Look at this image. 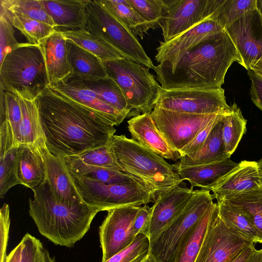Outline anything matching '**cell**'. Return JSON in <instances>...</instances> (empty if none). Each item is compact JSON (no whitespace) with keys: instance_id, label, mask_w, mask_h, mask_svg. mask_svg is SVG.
<instances>
[{"instance_id":"6da1fadb","label":"cell","mask_w":262,"mask_h":262,"mask_svg":"<svg viewBox=\"0 0 262 262\" xmlns=\"http://www.w3.org/2000/svg\"><path fill=\"white\" fill-rule=\"evenodd\" d=\"M46 145L60 158L108 145L114 125L49 87L37 97Z\"/></svg>"},{"instance_id":"7a4b0ae2","label":"cell","mask_w":262,"mask_h":262,"mask_svg":"<svg viewBox=\"0 0 262 262\" xmlns=\"http://www.w3.org/2000/svg\"><path fill=\"white\" fill-rule=\"evenodd\" d=\"M241 57L224 29L211 34L187 51L176 62L158 64L154 70L164 89L221 88L226 74Z\"/></svg>"},{"instance_id":"3957f363","label":"cell","mask_w":262,"mask_h":262,"mask_svg":"<svg viewBox=\"0 0 262 262\" xmlns=\"http://www.w3.org/2000/svg\"><path fill=\"white\" fill-rule=\"evenodd\" d=\"M29 213L39 233L56 245L72 247L90 228L98 210L84 202L69 204L58 201L47 179L32 189Z\"/></svg>"},{"instance_id":"277c9868","label":"cell","mask_w":262,"mask_h":262,"mask_svg":"<svg viewBox=\"0 0 262 262\" xmlns=\"http://www.w3.org/2000/svg\"><path fill=\"white\" fill-rule=\"evenodd\" d=\"M110 145L123 171L140 180L157 198L183 182L172 164L125 135H114Z\"/></svg>"},{"instance_id":"5b68a950","label":"cell","mask_w":262,"mask_h":262,"mask_svg":"<svg viewBox=\"0 0 262 262\" xmlns=\"http://www.w3.org/2000/svg\"><path fill=\"white\" fill-rule=\"evenodd\" d=\"M1 86L27 99L37 98L48 86L40 45L23 43L8 53L0 63Z\"/></svg>"},{"instance_id":"8992f818","label":"cell","mask_w":262,"mask_h":262,"mask_svg":"<svg viewBox=\"0 0 262 262\" xmlns=\"http://www.w3.org/2000/svg\"><path fill=\"white\" fill-rule=\"evenodd\" d=\"M84 29L103 40L123 57L148 68L155 66L135 36L103 5L101 0H88Z\"/></svg>"},{"instance_id":"52a82bcc","label":"cell","mask_w":262,"mask_h":262,"mask_svg":"<svg viewBox=\"0 0 262 262\" xmlns=\"http://www.w3.org/2000/svg\"><path fill=\"white\" fill-rule=\"evenodd\" d=\"M103 63L108 76L119 85L130 108L139 114H150L161 86L149 69L126 57Z\"/></svg>"},{"instance_id":"ba28073f","label":"cell","mask_w":262,"mask_h":262,"mask_svg":"<svg viewBox=\"0 0 262 262\" xmlns=\"http://www.w3.org/2000/svg\"><path fill=\"white\" fill-rule=\"evenodd\" d=\"M72 177L82 201L99 211L141 206L155 201L150 191L140 182L106 184L91 179Z\"/></svg>"},{"instance_id":"9c48e42d","label":"cell","mask_w":262,"mask_h":262,"mask_svg":"<svg viewBox=\"0 0 262 262\" xmlns=\"http://www.w3.org/2000/svg\"><path fill=\"white\" fill-rule=\"evenodd\" d=\"M209 190H194L188 204L173 223L149 244V252L158 262H172L187 234L214 203Z\"/></svg>"},{"instance_id":"30bf717a","label":"cell","mask_w":262,"mask_h":262,"mask_svg":"<svg viewBox=\"0 0 262 262\" xmlns=\"http://www.w3.org/2000/svg\"><path fill=\"white\" fill-rule=\"evenodd\" d=\"M155 107L180 113L212 114L229 112L225 91L214 89H177L159 90Z\"/></svg>"},{"instance_id":"8fae6325","label":"cell","mask_w":262,"mask_h":262,"mask_svg":"<svg viewBox=\"0 0 262 262\" xmlns=\"http://www.w3.org/2000/svg\"><path fill=\"white\" fill-rule=\"evenodd\" d=\"M191 114L155 107L150 115L158 129L171 148L181 150L209 123L226 113Z\"/></svg>"},{"instance_id":"7c38bea8","label":"cell","mask_w":262,"mask_h":262,"mask_svg":"<svg viewBox=\"0 0 262 262\" xmlns=\"http://www.w3.org/2000/svg\"><path fill=\"white\" fill-rule=\"evenodd\" d=\"M225 0H168L160 27L167 42L214 15ZM214 20V19H213Z\"/></svg>"},{"instance_id":"4fadbf2b","label":"cell","mask_w":262,"mask_h":262,"mask_svg":"<svg viewBox=\"0 0 262 262\" xmlns=\"http://www.w3.org/2000/svg\"><path fill=\"white\" fill-rule=\"evenodd\" d=\"M141 206H127L107 211L99 227V238L102 252L101 262L128 246L136 236L134 222Z\"/></svg>"},{"instance_id":"5bb4252c","label":"cell","mask_w":262,"mask_h":262,"mask_svg":"<svg viewBox=\"0 0 262 262\" xmlns=\"http://www.w3.org/2000/svg\"><path fill=\"white\" fill-rule=\"evenodd\" d=\"M225 29L240 55L239 64L248 71L262 59V14L257 8L248 11Z\"/></svg>"},{"instance_id":"9a60e30c","label":"cell","mask_w":262,"mask_h":262,"mask_svg":"<svg viewBox=\"0 0 262 262\" xmlns=\"http://www.w3.org/2000/svg\"><path fill=\"white\" fill-rule=\"evenodd\" d=\"M251 244L231 231L219 214L212 221L194 262H227Z\"/></svg>"},{"instance_id":"2e32d148","label":"cell","mask_w":262,"mask_h":262,"mask_svg":"<svg viewBox=\"0 0 262 262\" xmlns=\"http://www.w3.org/2000/svg\"><path fill=\"white\" fill-rule=\"evenodd\" d=\"M194 189L178 186L159 195L152 206L148 231L149 244L165 230L182 213Z\"/></svg>"},{"instance_id":"e0dca14e","label":"cell","mask_w":262,"mask_h":262,"mask_svg":"<svg viewBox=\"0 0 262 262\" xmlns=\"http://www.w3.org/2000/svg\"><path fill=\"white\" fill-rule=\"evenodd\" d=\"M224 29L212 19L205 20L168 42L160 41L155 59L159 64H172L206 37Z\"/></svg>"},{"instance_id":"ac0fdd59","label":"cell","mask_w":262,"mask_h":262,"mask_svg":"<svg viewBox=\"0 0 262 262\" xmlns=\"http://www.w3.org/2000/svg\"><path fill=\"white\" fill-rule=\"evenodd\" d=\"M262 184V176L257 161L243 160L227 172L207 190L216 200L254 188Z\"/></svg>"},{"instance_id":"d6986e66","label":"cell","mask_w":262,"mask_h":262,"mask_svg":"<svg viewBox=\"0 0 262 262\" xmlns=\"http://www.w3.org/2000/svg\"><path fill=\"white\" fill-rule=\"evenodd\" d=\"M46 63L48 86L53 88L66 82L73 76L69 63L66 39L60 31L55 30L40 45Z\"/></svg>"},{"instance_id":"ffe728a7","label":"cell","mask_w":262,"mask_h":262,"mask_svg":"<svg viewBox=\"0 0 262 262\" xmlns=\"http://www.w3.org/2000/svg\"><path fill=\"white\" fill-rule=\"evenodd\" d=\"M42 150L46 165V179L56 199L69 204L83 202L62 159L51 154L47 147Z\"/></svg>"},{"instance_id":"44dd1931","label":"cell","mask_w":262,"mask_h":262,"mask_svg":"<svg viewBox=\"0 0 262 262\" xmlns=\"http://www.w3.org/2000/svg\"><path fill=\"white\" fill-rule=\"evenodd\" d=\"M127 123L134 140L164 159L174 161L180 159V155L171 148L158 129L150 113L134 116Z\"/></svg>"},{"instance_id":"7402d4cb","label":"cell","mask_w":262,"mask_h":262,"mask_svg":"<svg viewBox=\"0 0 262 262\" xmlns=\"http://www.w3.org/2000/svg\"><path fill=\"white\" fill-rule=\"evenodd\" d=\"M23 113L18 96L1 86L0 157L18 146L19 128Z\"/></svg>"},{"instance_id":"603a6c76","label":"cell","mask_w":262,"mask_h":262,"mask_svg":"<svg viewBox=\"0 0 262 262\" xmlns=\"http://www.w3.org/2000/svg\"><path fill=\"white\" fill-rule=\"evenodd\" d=\"M97 114L113 125L118 126L127 116L101 101L93 92L68 82L51 88Z\"/></svg>"},{"instance_id":"cb8c5ba5","label":"cell","mask_w":262,"mask_h":262,"mask_svg":"<svg viewBox=\"0 0 262 262\" xmlns=\"http://www.w3.org/2000/svg\"><path fill=\"white\" fill-rule=\"evenodd\" d=\"M42 148L28 145L17 147L15 159L17 177L20 184L31 189L46 179Z\"/></svg>"},{"instance_id":"d4e9b609","label":"cell","mask_w":262,"mask_h":262,"mask_svg":"<svg viewBox=\"0 0 262 262\" xmlns=\"http://www.w3.org/2000/svg\"><path fill=\"white\" fill-rule=\"evenodd\" d=\"M42 3L54 21L55 30L84 29L88 0H42Z\"/></svg>"},{"instance_id":"484cf974","label":"cell","mask_w":262,"mask_h":262,"mask_svg":"<svg viewBox=\"0 0 262 262\" xmlns=\"http://www.w3.org/2000/svg\"><path fill=\"white\" fill-rule=\"evenodd\" d=\"M66 82L93 92L101 101L117 110L127 117L132 115L135 116L121 89L111 77L91 79L72 76Z\"/></svg>"},{"instance_id":"4316f807","label":"cell","mask_w":262,"mask_h":262,"mask_svg":"<svg viewBox=\"0 0 262 262\" xmlns=\"http://www.w3.org/2000/svg\"><path fill=\"white\" fill-rule=\"evenodd\" d=\"M228 158L220 161L196 166H180L172 164L181 180L188 181L191 187L207 189L221 177L237 165Z\"/></svg>"},{"instance_id":"83f0119b","label":"cell","mask_w":262,"mask_h":262,"mask_svg":"<svg viewBox=\"0 0 262 262\" xmlns=\"http://www.w3.org/2000/svg\"><path fill=\"white\" fill-rule=\"evenodd\" d=\"M17 96L23 113L19 128L18 146L28 145L40 148L47 147L37 105V98L27 99Z\"/></svg>"},{"instance_id":"f1b7e54d","label":"cell","mask_w":262,"mask_h":262,"mask_svg":"<svg viewBox=\"0 0 262 262\" xmlns=\"http://www.w3.org/2000/svg\"><path fill=\"white\" fill-rule=\"evenodd\" d=\"M218 214L217 203H213L181 242L172 262H194L207 231Z\"/></svg>"},{"instance_id":"f546056e","label":"cell","mask_w":262,"mask_h":262,"mask_svg":"<svg viewBox=\"0 0 262 262\" xmlns=\"http://www.w3.org/2000/svg\"><path fill=\"white\" fill-rule=\"evenodd\" d=\"M222 128V119L214 126L199 150L190 155L181 157L179 162L176 164L180 166H196L208 164L230 158L225 150Z\"/></svg>"},{"instance_id":"4dcf8cb0","label":"cell","mask_w":262,"mask_h":262,"mask_svg":"<svg viewBox=\"0 0 262 262\" xmlns=\"http://www.w3.org/2000/svg\"><path fill=\"white\" fill-rule=\"evenodd\" d=\"M66 39L68 57L73 70L72 76L91 79L108 77L101 59L71 40Z\"/></svg>"},{"instance_id":"1f68e13d","label":"cell","mask_w":262,"mask_h":262,"mask_svg":"<svg viewBox=\"0 0 262 262\" xmlns=\"http://www.w3.org/2000/svg\"><path fill=\"white\" fill-rule=\"evenodd\" d=\"M218 214L233 232L252 243H258L256 231L248 216L225 199L217 200Z\"/></svg>"},{"instance_id":"d6a6232c","label":"cell","mask_w":262,"mask_h":262,"mask_svg":"<svg viewBox=\"0 0 262 262\" xmlns=\"http://www.w3.org/2000/svg\"><path fill=\"white\" fill-rule=\"evenodd\" d=\"M220 199L228 201L248 216L257 233L258 243H262V184Z\"/></svg>"},{"instance_id":"836d02e7","label":"cell","mask_w":262,"mask_h":262,"mask_svg":"<svg viewBox=\"0 0 262 262\" xmlns=\"http://www.w3.org/2000/svg\"><path fill=\"white\" fill-rule=\"evenodd\" d=\"M0 13L6 17L14 28L23 34L30 44L40 45L55 31L54 27L8 10L2 6H0Z\"/></svg>"},{"instance_id":"e575fe53","label":"cell","mask_w":262,"mask_h":262,"mask_svg":"<svg viewBox=\"0 0 262 262\" xmlns=\"http://www.w3.org/2000/svg\"><path fill=\"white\" fill-rule=\"evenodd\" d=\"M58 31L60 32L66 39L71 40L94 54L103 62L123 57L107 43L84 29Z\"/></svg>"},{"instance_id":"d590c367","label":"cell","mask_w":262,"mask_h":262,"mask_svg":"<svg viewBox=\"0 0 262 262\" xmlns=\"http://www.w3.org/2000/svg\"><path fill=\"white\" fill-rule=\"evenodd\" d=\"M105 8L135 36L142 39L151 29L149 23L131 6L128 0H101Z\"/></svg>"},{"instance_id":"8d00e7d4","label":"cell","mask_w":262,"mask_h":262,"mask_svg":"<svg viewBox=\"0 0 262 262\" xmlns=\"http://www.w3.org/2000/svg\"><path fill=\"white\" fill-rule=\"evenodd\" d=\"M6 262H56L41 241L29 233L7 255Z\"/></svg>"},{"instance_id":"74e56055","label":"cell","mask_w":262,"mask_h":262,"mask_svg":"<svg viewBox=\"0 0 262 262\" xmlns=\"http://www.w3.org/2000/svg\"><path fill=\"white\" fill-rule=\"evenodd\" d=\"M231 107V111L222 118L223 140L226 153L230 157L247 130V120L243 117L241 109L235 103Z\"/></svg>"},{"instance_id":"f35d334b","label":"cell","mask_w":262,"mask_h":262,"mask_svg":"<svg viewBox=\"0 0 262 262\" xmlns=\"http://www.w3.org/2000/svg\"><path fill=\"white\" fill-rule=\"evenodd\" d=\"M66 165L98 166L123 171L110 144L83 153L61 158Z\"/></svg>"},{"instance_id":"ab89813d","label":"cell","mask_w":262,"mask_h":262,"mask_svg":"<svg viewBox=\"0 0 262 262\" xmlns=\"http://www.w3.org/2000/svg\"><path fill=\"white\" fill-rule=\"evenodd\" d=\"M66 166L73 177L91 179L106 184L129 182L142 183L136 177L119 170L88 165Z\"/></svg>"},{"instance_id":"60d3db41","label":"cell","mask_w":262,"mask_h":262,"mask_svg":"<svg viewBox=\"0 0 262 262\" xmlns=\"http://www.w3.org/2000/svg\"><path fill=\"white\" fill-rule=\"evenodd\" d=\"M0 6L55 28L54 21L46 11L42 0H1Z\"/></svg>"},{"instance_id":"b9f144b4","label":"cell","mask_w":262,"mask_h":262,"mask_svg":"<svg viewBox=\"0 0 262 262\" xmlns=\"http://www.w3.org/2000/svg\"><path fill=\"white\" fill-rule=\"evenodd\" d=\"M257 0H225L214 17L225 29L249 11L257 8Z\"/></svg>"},{"instance_id":"7bdbcfd3","label":"cell","mask_w":262,"mask_h":262,"mask_svg":"<svg viewBox=\"0 0 262 262\" xmlns=\"http://www.w3.org/2000/svg\"><path fill=\"white\" fill-rule=\"evenodd\" d=\"M131 6L155 29L167 14L168 0H128Z\"/></svg>"},{"instance_id":"ee69618b","label":"cell","mask_w":262,"mask_h":262,"mask_svg":"<svg viewBox=\"0 0 262 262\" xmlns=\"http://www.w3.org/2000/svg\"><path fill=\"white\" fill-rule=\"evenodd\" d=\"M17 147L10 150L0 157V198H3L12 187L20 184L18 180L15 159Z\"/></svg>"},{"instance_id":"f6af8a7d","label":"cell","mask_w":262,"mask_h":262,"mask_svg":"<svg viewBox=\"0 0 262 262\" xmlns=\"http://www.w3.org/2000/svg\"><path fill=\"white\" fill-rule=\"evenodd\" d=\"M149 249L147 236L139 234L126 248L117 253L105 262H134L146 256Z\"/></svg>"},{"instance_id":"bcb514c9","label":"cell","mask_w":262,"mask_h":262,"mask_svg":"<svg viewBox=\"0 0 262 262\" xmlns=\"http://www.w3.org/2000/svg\"><path fill=\"white\" fill-rule=\"evenodd\" d=\"M23 43L17 41L13 26L0 13V63L8 53L20 47Z\"/></svg>"},{"instance_id":"7dc6e473","label":"cell","mask_w":262,"mask_h":262,"mask_svg":"<svg viewBox=\"0 0 262 262\" xmlns=\"http://www.w3.org/2000/svg\"><path fill=\"white\" fill-rule=\"evenodd\" d=\"M10 225L9 207L7 204H4L0 210V262H6L7 257L6 250L8 243Z\"/></svg>"},{"instance_id":"c3c4849f","label":"cell","mask_w":262,"mask_h":262,"mask_svg":"<svg viewBox=\"0 0 262 262\" xmlns=\"http://www.w3.org/2000/svg\"><path fill=\"white\" fill-rule=\"evenodd\" d=\"M225 114L211 122L204 129L201 131L189 144L181 150L180 152V158L190 155L199 150L207 140L214 126L222 119Z\"/></svg>"},{"instance_id":"681fc988","label":"cell","mask_w":262,"mask_h":262,"mask_svg":"<svg viewBox=\"0 0 262 262\" xmlns=\"http://www.w3.org/2000/svg\"><path fill=\"white\" fill-rule=\"evenodd\" d=\"M152 209V206L149 207L147 204L141 207L134 222V232L135 236L139 234L148 236Z\"/></svg>"},{"instance_id":"f907efd6","label":"cell","mask_w":262,"mask_h":262,"mask_svg":"<svg viewBox=\"0 0 262 262\" xmlns=\"http://www.w3.org/2000/svg\"><path fill=\"white\" fill-rule=\"evenodd\" d=\"M248 75L251 81L250 89L251 100L262 111V79L257 76L250 70L248 71Z\"/></svg>"},{"instance_id":"816d5d0a","label":"cell","mask_w":262,"mask_h":262,"mask_svg":"<svg viewBox=\"0 0 262 262\" xmlns=\"http://www.w3.org/2000/svg\"><path fill=\"white\" fill-rule=\"evenodd\" d=\"M255 249L254 244H251L227 262H246Z\"/></svg>"},{"instance_id":"f5cc1de1","label":"cell","mask_w":262,"mask_h":262,"mask_svg":"<svg viewBox=\"0 0 262 262\" xmlns=\"http://www.w3.org/2000/svg\"><path fill=\"white\" fill-rule=\"evenodd\" d=\"M249 70H251L257 76L262 79V59L252 65Z\"/></svg>"},{"instance_id":"db71d44e","label":"cell","mask_w":262,"mask_h":262,"mask_svg":"<svg viewBox=\"0 0 262 262\" xmlns=\"http://www.w3.org/2000/svg\"><path fill=\"white\" fill-rule=\"evenodd\" d=\"M246 262H262V249H255Z\"/></svg>"},{"instance_id":"11a10c76","label":"cell","mask_w":262,"mask_h":262,"mask_svg":"<svg viewBox=\"0 0 262 262\" xmlns=\"http://www.w3.org/2000/svg\"><path fill=\"white\" fill-rule=\"evenodd\" d=\"M141 262H158L154 256L149 252Z\"/></svg>"},{"instance_id":"9f6ffc18","label":"cell","mask_w":262,"mask_h":262,"mask_svg":"<svg viewBox=\"0 0 262 262\" xmlns=\"http://www.w3.org/2000/svg\"><path fill=\"white\" fill-rule=\"evenodd\" d=\"M257 9L262 14V0H257L256 2Z\"/></svg>"},{"instance_id":"6f0895ef","label":"cell","mask_w":262,"mask_h":262,"mask_svg":"<svg viewBox=\"0 0 262 262\" xmlns=\"http://www.w3.org/2000/svg\"><path fill=\"white\" fill-rule=\"evenodd\" d=\"M257 162L262 176V158Z\"/></svg>"},{"instance_id":"680465c9","label":"cell","mask_w":262,"mask_h":262,"mask_svg":"<svg viewBox=\"0 0 262 262\" xmlns=\"http://www.w3.org/2000/svg\"><path fill=\"white\" fill-rule=\"evenodd\" d=\"M147 256V255H146ZM146 256H144V257H141V258H140L138 259H137L136 260L134 261V262H141L142 261V260L146 257Z\"/></svg>"}]
</instances>
